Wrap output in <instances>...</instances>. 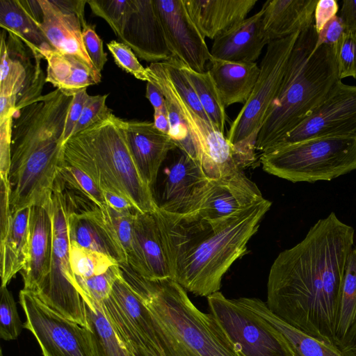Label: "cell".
Listing matches in <instances>:
<instances>
[{
	"mask_svg": "<svg viewBox=\"0 0 356 356\" xmlns=\"http://www.w3.org/2000/svg\"><path fill=\"white\" fill-rule=\"evenodd\" d=\"M14 114L0 117V177L8 179L10 165V147Z\"/></svg>",
	"mask_w": 356,
	"mask_h": 356,
	"instance_id": "cell-45",
	"label": "cell"
},
{
	"mask_svg": "<svg viewBox=\"0 0 356 356\" xmlns=\"http://www.w3.org/2000/svg\"><path fill=\"white\" fill-rule=\"evenodd\" d=\"M31 207L12 213L5 236L0 240L1 286H7L24 268L28 258Z\"/></svg>",
	"mask_w": 356,
	"mask_h": 356,
	"instance_id": "cell-28",
	"label": "cell"
},
{
	"mask_svg": "<svg viewBox=\"0 0 356 356\" xmlns=\"http://www.w3.org/2000/svg\"><path fill=\"white\" fill-rule=\"evenodd\" d=\"M85 306L88 327L97 356H129L105 314L102 303L81 296Z\"/></svg>",
	"mask_w": 356,
	"mask_h": 356,
	"instance_id": "cell-31",
	"label": "cell"
},
{
	"mask_svg": "<svg viewBox=\"0 0 356 356\" xmlns=\"http://www.w3.org/2000/svg\"><path fill=\"white\" fill-rule=\"evenodd\" d=\"M128 265L149 280L171 279L159 230L152 213L136 211L134 252Z\"/></svg>",
	"mask_w": 356,
	"mask_h": 356,
	"instance_id": "cell-21",
	"label": "cell"
},
{
	"mask_svg": "<svg viewBox=\"0 0 356 356\" xmlns=\"http://www.w3.org/2000/svg\"><path fill=\"white\" fill-rule=\"evenodd\" d=\"M92 13L104 19L120 38L131 13L133 0H88Z\"/></svg>",
	"mask_w": 356,
	"mask_h": 356,
	"instance_id": "cell-38",
	"label": "cell"
},
{
	"mask_svg": "<svg viewBox=\"0 0 356 356\" xmlns=\"http://www.w3.org/2000/svg\"><path fill=\"white\" fill-rule=\"evenodd\" d=\"M173 56L197 72L212 58L205 38L188 15L183 0H154Z\"/></svg>",
	"mask_w": 356,
	"mask_h": 356,
	"instance_id": "cell-15",
	"label": "cell"
},
{
	"mask_svg": "<svg viewBox=\"0 0 356 356\" xmlns=\"http://www.w3.org/2000/svg\"><path fill=\"white\" fill-rule=\"evenodd\" d=\"M47 60L45 81L68 96L101 81L102 75L95 74L74 56L65 54L53 47L40 51Z\"/></svg>",
	"mask_w": 356,
	"mask_h": 356,
	"instance_id": "cell-27",
	"label": "cell"
},
{
	"mask_svg": "<svg viewBox=\"0 0 356 356\" xmlns=\"http://www.w3.org/2000/svg\"><path fill=\"white\" fill-rule=\"evenodd\" d=\"M225 107L245 104L257 81L260 67L254 63H235L212 58L208 70Z\"/></svg>",
	"mask_w": 356,
	"mask_h": 356,
	"instance_id": "cell-26",
	"label": "cell"
},
{
	"mask_svg": "<svg viewBox=\"0 0 356 356\" xmlns=\"http://www.w3.org/2000/svg\"><path fill=\"white\" fill-rule=\"evenodd\" d=\"M343 356H356V320L346 334L335 342Z\"/></svg>",
	"mask_w": 356,
	"mask_h": 356,
	"instance_id": "cell-50",
	"label": "cell"
},
{
	"mask_svg": "<svg viewBox=\"0 0 356 356\" xmlns=\"http://www.w3.org/2000/svg\"><path fill=\"white\" fill-rule=\"evenodd\" d=\"M271 204L264 198L219 219L197 211L173 213L158 206L152 214L171 279L196 296L208 297L219 291L223 275L246 254L248 241Z\"/></svg>",
	"mask_w": 356,
	"mask_h": 356,
	"instance_id": "cell-2",
	"label": "cell"
},
{
	"mask_svg": "<svg viewBox=\"0 0 356 356\" xmlns=\"http://www.w3.org/2000/svg\"><path fill=\"white\" fill-rule=\"evenodd\" d=\"M74 209L67 219L70 243L108 255L119 264H127L125 252L106 213L95 205L80 211Z\"/></svg>",
	"mask_w": 356,
	"mask_h": 356,
	"instance_id": "cell-18",
	"label": "cell"
},
{
	"mask_svg": "<svg viewBox=\"0 0 356 356\" xmlns=\"http://www.w3.org/2000/svg\"><path fill=\"white\" fill-rule=\"evenodd\" d=\"M314 23L300 32L290 55L280 92L257 138L256 150L266 152L308 117L340 80L334 49H314Z\"/></svg>",
	"mask_w": 356,
	"mask_h": 356,
	"instance_id": "cell-4",
	"label": "cell"
},
{
	"mask_svg": "<svg viewBox=\"0 0 356 356\" xmlns=\"http://www.w3.org/2000/svg\"><path fill=\"white\" fill-rule=\"evenodd\" d=\"M264 199L254 182L238 170L210 179L197 191L190 213L197 211L210 219L229 216Z\"/></svg>",
	"mask_w": 356,
	"mask_h": 356,
	"instance_id": "cell-16",
	"label": "cell"
},
{
	"mask_svg": "<svg viewBox=\"0 0 356 356\" xmlns=\"http://www.w3.org/2000/svg\"><path fill=\"white\" fill-rule=\"evenodd\" d=\"M329 137L356 138V86L346 85L339 81L327 98L269 151L308 140Z\"/></svg>",
	"mask_w": 356,
	"mask_h": 356,
	"instance_id": "cell-13",
	"label": "cell"
},
{
	"mask_svg": "<svg viewBox=\"0 0 356 356\" xmlns=\"http://www.w3.org/2000/svg\"><path fill=\"white\" fill-rule=\"evenodd\" d=\"M0 96L16 98L15 111L42 96L45 79L40 51L17 35L2 29L1 34Z\"/></svg>",
	"mask_w": 356,
	"mask_h": 356,
	"instance_id": "cell-12",
	"label": "cell"
},
{
	"mask_svg": "<svg viewBox=\"0 0 356 356\" xmlns=\"http://www.w3.org/2000/svg\"><path fill=\"white\" fill-rule=\"evenodd\" d=\"M12 216L10 202V184L8 179L0 181V240L2 239L8 229Z\"/></svg>",
	"mask_w": 356,
	"mask_h": 356,
	"instance_id": "cell-48",
	"label": "cell"
},
{
	"mask_svg": "<svg viewBox=\"0 0 356 356\" xmlns=\"http://www.w3.org/2000/svg\"><path fill=\"white\" fill-rule=\"evenodd\" d=\"M119 38L147 62H163L173 56L154 0H133L131 13Z\"/></svg>",
	"mask_w": 356,
	"mask_h": 356,
	"instance_id": "cell-17",
	"label": "cell"
},
{
	"mask_svg": "<svg viewBox=\"0 0 356 356\" xmlns=\"http://www.w3.org/2000/svg\"><path fill=\"white\" fill-rule=\"evenodd\" d=\"M107 206L119 211H136L134 206L124 196L108 191H103Z\"/></svg>",
	"mask_w": 356,
	"mask_h": 356,
	"instance_id": "cell-52",
	"label": "cell"
},
{
	"mask_svg": "<svg viewBox=\"0 0 356 356\" xmlns=\"http://www.w3.org/2000/svg\"><path fill=\"white\" fill-rule=\"evenodd\" d=\"M262 8L214 39L212 58L235 63H254L269 43L263 24Z\"/></svg>",
	"mask_w": 356,
	"mask_h": 356,
	"instance_id": "cell-23",
	"label": "cell"
},
{
	"mask_svg": "<svg viewBox=\"0 0 356 356\" xmlns=\"http://www.w3.org/2000/svg\"><path fill=\"white\" fill-rule=\"evenodd\" d=\"M354 229L332 212L280 252L267 283L270 311L302 332L335 346L341 288Z\"/></svg>",
	"mask_w": 356,
	"mask_h": 356,
	"instance_id": "cell-1",
	"label": "cell"
},
{
	"mask_svg": "<svg viewBox=\"0 0 356 356\" xmlns=\"http://www.w3.org/2000/svg\"><path fill=\"white\" fill-rule=\"evenodd\" d=\"M70 257L75 277H91L105 273L113 265L119 264L108 255L71 243Z\"/></svg>",
	"mask_w": 356,
	"mask_h": 356,
	"instance_id": "cell-35",
	"label": "cell"
},
{
	"mask_svg": "<svg viewBox=\"0 0 356 356\" xmlns=\"http://www.w3.org/2000/svg\"><path fill=\"white\" fill-rule=\"evenodd\" d=\"M211 313L243 356H296L286 337L266 319L220 291L207 297Z\"/></svg>",
	"mask_w": 356,
	"mask_h": 356,
	"instance_id": "cell-9",
	"label": "cell"
},
{
	"mask_svg": "<svg viewBox=\"0 0 356 356\" xmlns=\"http://www.w3.org/2000/svg\"><path fill=\"white\" fill-rule=\"evenodd\" d=\"M102 305L129 356H166L149 310L122 273Z\"/></svg>",
	"mask_w": 356,
	"mask_h": 356,
	"instance_id": "cell-11",
	"label": "cell"
},
{
	"mask_svg": "<svg viewBox=\"0 0 356 356\" xmlns=\"http://www.w3.org/2000/svg\"><path fill=\"white\" fill-rule=\"evenodd\" d=\"M145 96L151 103L154 110L166 108V102L163 94L152 82H147Z\"/></svg>",
	"mask_w": 356,
	"mask_h": 356,
	"instance_id": "cell-53",
	"label": "cell"
},
{
	"mask_svg": "<svg viewBox=\"0 0 356 356\" xmlns=\"http://www.w3.org/2000/svg\"><path fill=\"white\" fill-rule=\"evenodd\" d=\"M0 294V337L6 341L14 340L20 334L23 325L13 296L7 286H1Z\"/></svg>",
	"mask_w": 356,
	"mask_h": 356,
	"instance_id": "cell-39",
	"label": "cell"
},
{
	"mask_svg": "<svg viewBox=\"0 0 356 356\" xmlns=\"http://www.w3.org/2000/svg\"><path fill=\"white\" fill-rule=\"evenodd\" d=\"M317 0H268L264 10L263 24L269 43L298 32L314 23Z\"/></svg>",
	"mask_w": 356,
	"mask_h": 356,
	"instance_id": "cell-25",
	"label": "cell"
},
{
	"mask_svg": "<svg viewBox=\"0 0 356 356\" xmlns=\"http://www.w3.org/2000/svg\"><path fill=\"white\" fill-rule=\"evenodd\" d=\"M121 274L120 264H115L100 275L88 278L74 277L81 296L102 303L109 297L115 280Z\"/></svg>",
	"mask_w": 356,
	"mask_h": 356,
	"instance_id": "cell-37",
	"label": "cell"
},
{
	"mask_svg": "<svg viewBox=\"0 0 356 356\" xmlns=\"http://www.w3.org/2000/svg\"><path fill=\"white\" fill-rule=\"evenodd\" d=\"M170 165L159 207L173 213H190L197 191L209 179L199 161L180 149Z\"/></svg>",
	"mask_w": 356,
	"mask_h": 356,
	"instance_id": "cell-22",
	"label": "cell"
},
{
	"mask_svg": "<svg viewBox=\"0 0 356 356\" xmlns=\"http://www.w3.org/2000/svg\"><path fill=\"white\" fill-rule=\"evenodd\" d=\"M334 51L340 80L356 79V31H345Z\"/></svg>",
	"mask_w": 356,
	"mask_h": 356,
	"instance_id": "cell-41",
	"label": "cell"
},
{
	"mask_svg": "<svg viewBox=\"0 0 356 356\" xmlns=\"http://www.w3.org/2000/svg\"><path fill=\"white\" fill-rule=\"evenodd\" d=\"M181 63L175 56L161 62L167 76L176 92L195 113L210 122L193 86L182 68Z\"/></svg>",
	"mask_w": 356,
	"mask_h": 356,
	"instance_id": "cell-36",
	"label": "cell"
},
{
	"mask_svg": "<svg viewBox=\"0 0 356 356\" xmlns=\"http://www.w3.org/2000/svg\"><path fill=\"white\" fill-rule=\"evenodd\" d=\"M57 177L66 189L76 192L81 197L101 209L107 206L103 191L91 177L79 168L64 162L58 169Z\"/></svg>",
	"mask_w": 356,
	"mask_h": 356,
	"instance_id": "cell-34",
	"label": "cell"
},
{
	"mask_svg": "<svg viewBox=\"0 0 356 356\" xmlns=\"http://www.w3.org/2000/svg\"><path fill=\"white\" fill-rule=\"evenodd\" d=\"M355 320L356 247H353L348 259L341 288L337 340L346 334Z\"/></svg>",
	"mask_w": 356,
	"mask_h": 356,
	"instance_id": "cell-33",
	"label": "cell"
},
{
	"mask_svg": "<svg viewBox=\"0 0 356 356\" xmlns=\"http://www.w3.org/2000/svg\"><path fill=\"white\" fill-rule=\"evenodd\" d=\"M211 124L224 133L227 115L216 84L208 71L197 72L181 63Z\"/></svg>",
	"mask_w": 356,
	"mask_h": 356,
	"instance_id": "cell-32",
	"label": "cell"
},
{
	"mask_svg": "<svg viewBox=\"0 0 356 356\" xmlns=\"http://www.w3.org/2000/svg\"><path fill=\"white\" fill-rule=\"evenodd\" d=\"M125 130L136 165L152 188L168 153L177 147L168 134L155 127L153 122L125 120Z\"/></svg>",
	"mask_w": 356,
	"mask_h": 356,
	"instance_id": "cell-19",
	"label": "cell"
},
{
	"mask_svg": "<svg viewBox=\"0 0 356 356\" xmlns=\"http://www.w3.org/2000/svg\"><path fill=\"white\" fill-rule=\"evenodd\" d=\"M123 276L149 310L166 356H243L216 317L198 309L175 280H149L131 268Z\"/></svg>",
	"mask_w": 356,
	"mask_h": 356,
	"instance_id": "cell-3",
	"label": "cell"
},
{
	"mask_svg": "<svg viewBox=\"0 0 356 356\" xmlns=\"http://www.w3.org/2000/svg\"><path fill=\"white\" fill-rule=\"evenodd\" d=\"M109 218L127 258V264L134 252V222L135 212L119 211L106 206L102 209Z\"/></svg>",
	"mask_w": 356,
	"mask_h": 356,
	"instance_id": "cell-40",
	"label": "cell"
},
{
	"mask_svg": "<svg viewBox=\"0 0 356 356\" xmlns=\"http://www.w3.org/2000/svg\"><path fill=\"white\" fill-rule=\"evenodd\" d=\"M236 300L277 329L288 340L296 356H343L335 346L309 337L280 319L260 299L240 298Z\"/></svg>",
	"mask_w": 356,
	"mask_h": 356,
	"instance_id": "cell-29",
	"label": "cell"
},
{
	"mask_svg": "<svg viewBox=\"0 0 356 356\" xmlns=\"http://www.w3.org/2000/svg\"><path fill=\"white\" fill-rule=\"evenodd\" d=\"M345 31L341 18L336 15L317 33V40L314 49L323 44H326L335 49Z\"/></svg>",
	"mask_w": 356,
	"mask_h": 356,
	"instance_id": "cell-46",
	"label": "cell"
},
{
	"mask_svg": "<svg viewBox=\"0 0 356 356\" xmlns=\"http://www.w3.org/2000/svg\"><path fill=\"white\" fill-rule=\"evenodd\" d=\"M300 33L268 44L253 91L227 133L226 137L235 149L241 169L256 161L258 134L280 92L290 55Z\"/></svg>",
	"mask_w": 356,
	"mask_h": 356,
	"instance_id": "cell-6",
	"label": "cell"
},
{
	"mask_svg": "<svg viewBox=\"0 0 356 356\" xmlns=\"http://www.w3.org/2000/svg\"><path fill=\"white\" fill-rule=\"evenodd\" d=\"M107 47L119 67L137 79L150 81L147 69L140 63L129 47L122 42L112 40L107 44Z\"/></svg>",
	"mask_w": 356,
	"mask_h": 356,
	"instance_id": "cell-42",
	"label": "cell"
},
{
	"mask_svg": "<svg viewBox=\"0 0 356 356\" xmlns=\"http://www.w3.org/2000/svg\"><path fill=\"white\" fill-rule=\"evenodd\" d=\"M0 26L40 52L52 47L33 15L28 0H0Z\"/></svg>",
	"mask_w": 356,
	"mask_h": 356,
	"instance_id": "cell-30",
	"label": "cell"
},
{
	"mask_svg": "<svg viewBox=\"0 0 356 356\" xmlns=\"http://www.w3.org/2000/svg\"><path fill=\"white\" fill-rule=\"evenodd\" d=\"M53 247L49 275L35 293L49 307L88 327L85 306L72 272L67 219L74 204L57 177L50 199Z\"/></svg>",
	"mask_w": 356,
	"mask_h": 356,
	"instance_id": "cell-8",
	"label": "cell"
},
{
	"mask_svg": "<svg viewBox=\"0 0 356 356\" xmlns=\"http://www.w3.org/2000/svg\"><path fill=\"white\" fill-rule=\"evenodd\" d=\"M49 204L50 200L31 207L28 258L21 274L23 289L34 293L41 286L51 268L53 227Z\"/></svg>",
	"mask_w": 356,
	"mask_h": 356,
	"instance_id": "cell-20",
	"label": "cell"
},
{
	"mask_svg": "<svg viewBox=\"0 0 356 356\" xmlns=\"http://www.w3.org/2000/svg\"><path fill=\"white\" fill-rule=\"evenodd\" d=\"M339 10V4L336 0H319L314 10V26L318 33L325 25L334 17Z\"/></svg>",
	"mask_w": 356,
	"mask_h": 356,
	"instance_id": "cell-49",
	"label": "cell"
},
{
	"mask_svg": "<svg viewBox=\"0 0 356 356\" xmlns=\"http://www.w3.org/2000/svg\"><path fill=\"white\" fill-rule=\"evenodd\" d=\"M42 10L39 26L56 50L76 56L95 74L101 73L89 58L82 38V26L88 0H38Z\"/></svg>",
	"mask_w": 356,
	"mask_h": 356,
	"instance_id": "cell-14",
	"label": "cell"
},
{
	"mask_svg": "<svg viewBox=\"0 0 356 356\" xmlns=\"http://www.w3.org/2000/svg\"><path fill=\"white\" fill-rule=\"evenodd\" d=\"M19 300L23 327L36 339L43 356H97L90 330L46 305L36 294L22 289Z\"/></svg>",
	"mask_w": 356,
	"mask_h": 356,
	"instance_id": "cell-10",
	"label": "cell"
},
{
	"mask_svg": "<svg viewBox=\"0 0 356 356\" xmlns=\"http://www.w3.org/2000/svg\"><path fill=\"white\" fill-rule=\"evenodd\" d=\"M266 172L291 182L330 181L356 170V138H314L263 153Z\"/></svg>",
	"mask_w": 356,
	"mask_h": 356,
	"instance_id": "cell-7",
	"label": "cell"
},
{
	"mask_svg": "<svg viewBox=\"0 0 356 356\" xmlns=\"http://www.w3.org/2000/svg\"><path fill=\"white\" fill-rule=\"evenodd\" d=\"M346 31H356V0H345L338 15Z\"/></svg>",
	"mask_w": 356,
	"mask_h": 356,
	"instance_id": "cell-51",
	"label": "cell"
},
{
	"mask_svg": "<svg viewBox=\"0 0 356 356\" xmlns=\"http://www.w3.org/2000/svg\"><path fill=\"white\" fill-rule=\"evenodd\" d=\"M82 38L86 51L95 68L101 73L107 61L103 42L93 26L88 23L82 26Z\"/></svg>",
	"mask_w": 356,
	"mask_h": 356,
	"instance_id": "cell-44",
	"label": "cell"
},
{
	"mask_svg": "<svg viewBox=\"0 0 356 356\" xmlns=\"http://www.w3.org/2000/svg\"><path fill=\"white\" fill-rule=\"evenodd\" d=\"M107 97L108 95L89 96L72 136L92 126L112 113V111L106 104Z\"/></svg>",
	"mask_w": 356,
	"mask_h": 356,
	"instance_id": "cell-43",
	"label": "cell"
},
{
	"mask_svg": "<svg viewBox=\"0 0 356 356\" xmlns=\"http://www.w3.org/2000/svg\"><path fill=\"white\" fill-rule=\"evenodd\" d=\"M257 0H183L187 13L204 38L215 39L244 20Z\"/></svg>",
	"mask_w": 356,
	"mask_h": 356,
	"instance_id": "cell-24",
	"label": "cell"
},
{
	"mask_svg": "<svg viewBox=\"0 0 356 356\" xmlns=\"http://www.w3.org/2000/svg\"><path fill=\"white\" fill-rule=\"evenodd\" d=\"M89 96L86 88L77 92L73 95V99L66 118L64 131V144L72 136L73 131L81 117L85 103Z\"/></svg>",
	"mask_w": 356,
	"mask_h": 356,
	"instance_id": "cell-47",
	"label": "cell"
},
{
	"mask_svg": "<svg viewBox=\"0 0 356 356\" xmlns=\"http://www.w3.org/2000/svg\"><path fill=\"white\" fill-rule=\"evenodd\" d=\"M153 123L158 130L168 135L170 122L167 108L154 110Z\"/></svg>",
	"mask_w": 356,
	"mask_h": 356,
	"instance_id": "cell-54",
	"label": "cell"
},
{
	"mask_svg": "<svg viewBox=\"0 0 356 356\" xmlns=\"http://www.w3.org/2000/svg\"><path fill=\"white\" fill-rule=\"evenodd\" d=\"M63 154L65 163L86 173L102 191L124 196L137 211L153 213L158 207L131 154L125 120L113 113L72 136Z\"/></svg>",
	"mask_w": 356,
	"mask_h": 356,
	"instance_id": "cell-5",
	"label": "cell"
}]
</instances>
